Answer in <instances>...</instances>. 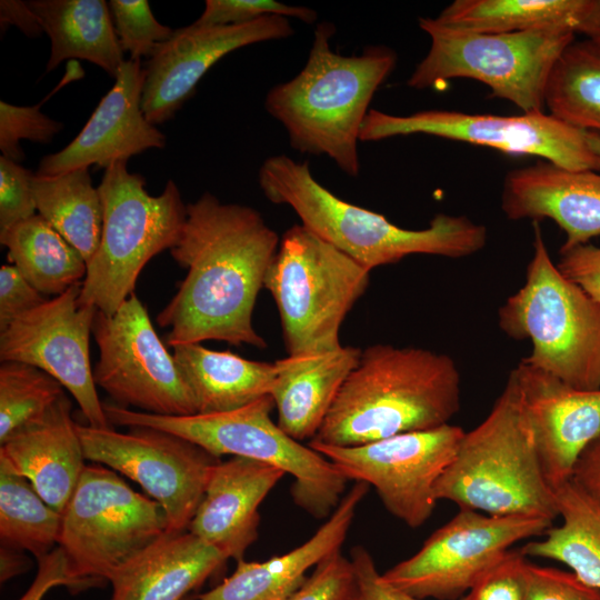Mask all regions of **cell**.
I'll list each match as a JSON object with an SVG mask.
<instances>
[{
	"label": "cell",
	"instance_id": "1",
	"mask_svg": "<svg viewBox=\"0 0 600 600\" xmlns=\"http://www.w3.org/2000/svg\"><path fill=\"white\" fill-rule=\"evenodd\" d=\"M279 243L278 233L251 207L222 203L210 192L187 204L181 237L170 253L188 272L157 316V323L169 328L166 344L221 340L267 348L252 314Z\"/></svg>",
	"mask_w": 600,
	"mask_h": 600
},
{
	"label": "cell",
	"instance_id": "2",
	"mask_svg": "<svg viewBox=\"0 0 600 600\" xmlns=\"http://www.w3.org/2000/svg\"><path fill=\"white\" fill-rule=\"evenodd\" d=\"M454 360L423 348L376 343L361 352L310 441L354 447L441 427L460 410Z\"/></svg>",
	"mask_w": 600,
	"mask_h": 600
},
{
	"label": "cell",
	"instance_id": "3",
	"mask_svg": "<svg viewBox=\"0 0 600 600\" xmlns=\"http://www.w3.org/2000/svg\"><path fill=\"white\" fill-rule=\"evenodd\" d=\"M336 27L317 24L301 71L272 87L267 112L284 128L291 147L302 153L327 156L350 177L360 172L358 141L370 102L397 63L396 52L370 46L359 54L331 49Z\"/></svg>",
	"mask_w": 600,
	"mask_h": 600
},
{
	"label": "cell",
	"instance_id": "4",
	"mask_svg": "<svg viewBox=\"0 0 600 600\" xmlns=\"http://www.w3.org/2000/svg\"><path fill=\"white\" fill-rule=\"evenodd\" d=\"M262 193L287 204L310 229L370 271L411 254L463 258L484 248L488 230L466 216L436 214L424 229H406L349 203L318 182L308 162L287 154L267 158L259 170Z\"/></svg>",
	"mask_w": 600,
	"mask_h": 600
},
{
	"label": "cell",
	"instance_id": "5",
	"mask_svg": "<svg viewBox=\"0 0 600 600\" xmlns=\"http://www.w3.org/2000/svg\"><path fill=\"white\" fill-rule=\"evenodd\" d=\"M436 499L491 516H522L553 522L554 490L538 454L518 384L510 371L488 416L464 432L457 453L437 481Z\"/></svg>",
	"mask_w": 600,
	"mask_h": 600
},
{
	"label": "cell",
	"instance_id": "6",
	"mask_svg": "<svg viewBox=\"0 0 600 600\" xmlns=\"http://www.w3.org/2000/svg\"><path fill=\"white\" fill-rule=\"evenodd\" d=\"M273 407L270 394L236 410L190 416L153 414L103 403L112 426L163 430L216 457H242L280 469L294 479V503L317 519L329 518L344 496L348 479L324 456L274 423L270 417Z\"/></svg>",
	"mask_w": 600,
	"mask_h": 600
},
{
	"label": "cell",
	"instance_id": "7",
	"mask_svg": "<svg viewBox=\"0 0 600 600\" xmlns=\"http://www.w3.org/2000/svg\"><path fill=\"white\" fill-rule=\"evenodd\" d=\"M533 223L526 281L499 308V328L531 341L530 354L522 358L527 363L577 389L598 390L600 303L561 273Z\"/></svg>",
	"mask_w": 600,
	"mask_h": 600
},
{
	"label": "cell",
	"instance_id": "8",
	"mask_svg": "<svg viewBox=\"0 0 600 600\" xmlns=\"http://www.w3.org/2000/svg\"><path fill=\"white\" fill-rule=\"evenodd\" d=\"M128 161L104 169L98 190L103 224L99 247L87 263L79 303L113 314L134 293L144 266L179 241L187 206L174 181L159 196L146 190V180L130 172Z\"/></svg>",
	"mask_w": 600,
	"mask_h": 600
},
{
	"label": "cell",
	"instance_id": "9",
	"mask_svg": "<svg viewBox=\"0 0 600 600\" xmlns=\"http://www.w3.org/2000/svg\"><path fill=\"white\" fill-rule=\"evenodd\" d=\"M369 278V269L303 224L290 227L263 282L276 301L288 356L339 350L340 327Z\"/></svg>",
	"mask_w": 600,
	"mask_h": 600
},
{
	"label": "cell",
	"instance_id": "10",
	"mask_svg": "<svg viewBox=\"0 0 600 600\" xmlns=\"http://www.w3.org/2000/svg\"><path fill=\"white\" fill-rule=\"evenodd\" d=\"M170 530L163 508L116 471L86 464L62 512L58 547L81 590L102 587L114 572Z\"/></svg>",
	"mask_w": 600,
	"mask_h": 600
},
{
	"label": "cell",
	"instance_id": "11",
	"mask_svg": "<svg viewBox=\"0 0 600 600\" xmlns=\"http://www.w3.org/2000/svg\"><path fill=\"white\" fill-rule=\"evenodd\" d=\"M426 33L430 48L408 79V87L427 89L450 79H473L523 113L544 112L550 72L576 39V32L566 28L501 34Z\"/></svg>",
	"mask_w": 600,
	"mask_h": 600
},
{
	"label": "cell",
	"instance_id": "12",
	"mask_svg": "<svg viewBox=\"0 0 600 600\" xmlns=\"http://www.w3.org/2000/svg\"><path fill=\"white\" fill-rule=\"evenodd\" d=\"M92 334L99 348L93 380L116 404L162 416L198 413L189 383L134 293L113 314L98 310Z\"/></svg>",
	"mask_w": 600,
	"mask_h": 600
},
{
	"label": "cell",
	"instance_id": "13",
	"mask_svg": "<svg viewBox=\"0 0 600 600\" xmlns=\"http://www.w3.org/2000/svg\"><path fill=\"white\" fill-rule=\"evenodd\" d=\"M551 526L541 518L460 509L418 552L384 571L382 578L422 600H458L514 543L540 537Z\"/></svg>",
	"mask_w": 600,
	"mask_h": 600
},
{
	"label": "cell",
	"instance_id": "14",
	"mask_svg": "<svg viewBox=\"0 0 600 600\" xmlns=\"http://www.w3.org/2000/svg\"><path fill=\"white\" fill-rule=\"evenodd\" d=\"M428 134L497 149L513 156H534L569 170L600 171V156L588 144L586 131L546 112L519 116L422 110L396 116L370 109L360 141Z\"/></svg>",
	"mask_w": 600,
	"mask_h": 600
},
{
	"label": "cell",
	"instance_id": "15",
	"mask_svg": "<svg viewBox=\"0 0 600 600\" xmlns=\"http://www.w3.org/2000/svg\"><path fill=\"white\" fill-rule=\"evenodd\" d=\"M87 461L137 482L166 511L170 531H184L200 504L213 468L221 461L173 433L132 427L127 432L77 422Z\"/></svg>",
	"mask_w": 600,
	"mask_h": 600
},
{
	"label": "cell",
	"instance_id": "16",
	"mask_svg": "<svg viewBox=\"0 0 600 600\" xmlns=\"http://www.w3.org/2000/svg\"><path fill=\"white\" fill-rule=\"evenodd\" d=\"M464 430L447 423L354 447L309 441L348 479L372 486L384 508L410 528L431 517L437 481L453 460Z\"/></svg>",
	"mask_w": 600,
	"mask_h": 600
},
{
	"label": "cell",
	"instance_id": "17",
	"mask_svg": "<svg viewBox=\"0 0 600 600\" xmlns=\"http://www.w3.org/2000/svg\"><path fill=\"white\" fill-rule=\"evenodd\" d=\"M79 282L16 319L0 332L1 362L28 363L58 380L77 401L87 424L109 429L90 361L97 309L79 303Z\"/></svg>",
	"mask_w": 600,
	"mask_h": 600
},
{
	"label": "cell",
	"instance_id": "18",
	"mask_svg": "<svg viewBox=\"0 0 600 600\" xmlns=\"http://www.w3.org/2000/svg\"><path fill=\"white\" fill-rule=\"evenodd\" d=\"M288 18L269 16L229 26L196 22L174 30L148 59L141 108L146 119L157 126L174 117L190 99L209 69L228 53L253 43L292 36Z\"/></svg>",
	"mask_w": 600,
	"mask_h": 600
},
{
	"label": "cell",
	"instance_id": "19",
	"mask_svg": "<svg viewBox=\"0 0 600 600\" xmlns=\"http://www.w3.org/2000/svg\"><path fill=\"white\" fill-rule=\"evenodd\" d=\"M511 372L543 473L554 490L572 479L580 454L600 436V389H577L523 359Z\"/></svg>",
	"mask_w": 600,
	"mask_h": 600
},
{
	"label": "cell",
	"instance_id": "20",
	"mask_svg": "<svg viewBox=\"0 0 600 600\" xmlns=\"http://www.w3.org/2000/svg\"><path fill=\"white\" fill-rule=\"evenodd\" d=\"M144 78L141 60H126L79 134L62 150L43 157L36 173L52 176L92 164L107 169L148 149L164 148L166 136L141 108Z\"/></svg>",
	"mask_w": 600,
	"mask_h": 600
},
{
	"label": "cell",
	"instance_id": "21",
	"mask_svg": "<svg viewBox=\"0 0 600 600\" xmlns=\"http://www.w3.org/2000/svg\"><path fill=\"white\" fill-rule=\"evenodd\" d=\"M501 210L510 220L554 221L566 233L562 249L600 236V171L569 170L549 161L509 171Z\"/></svg>",
	"mask_w": 600,
	"mask_h": 600
},
{
	"label": "cell",
	"instance_id": "22",
	"mask_svg": "<svg viewBox=\"0 0 600 600\" xmlns=\"http://www.w3.org/2000/svg\"><path fill=\"white\" fill-rule=\"evenodd\" d=\"M284 474L273 466L248 458L220 461L188 530L228 559L242 560L258 539L259 506Z\"/></svg>",
	"mask_w": 600,
	"mask_h": 600
},
{
	"label": "cell",
	"instance_id": "23",
	"mask_svg": "<svg viewBox=\"0 0 600 600\" xmlns=\"http://www.w3.org/2000/svg\"><path fill=\"white\" fill-rule=\"evenodd\" d=\"M369 484L358 481L314 534L301 546L262 562L237 561L236 570L198 600H287L307 581V571L340 551Z\"/></svg>",
	"mask_w": 600,
	"mask_h": 600
},
{
	"label": "cell",
	"instance_id": "24",
	"mask_svg": "<svg viewBox=\"0 0 600 600\" xmlns=\"http://www.w3.org/2000/svg\"><path fill=\"white\" fill-rule=\"evenodd\" d=\"M71 406L62 394L44 414L0 444V459L27 478L60 513L86 467Z\"/></svg>",
	"mask_w": 600,
	"mask_h": 600
},
{
	"label": "cell",
	"instance_id": "25",
	"mask_svg": "<svg viewBox=\"0 0 600 600\" xmlns=\"http://www.w3.org/2000/svg\"><path fill=\"white\" fill-rule=\"evenodd\" d=\"M227 560L189 530H169L114 572L109 600H183Z\"/></svg>",
	"mask_w": 600,
	"mask_h": 600
},
{
	"label": "cell",
	"instance_id": "26",
	"mask_svg": "<svg viewBox=\"0 0 600 600\" xmlns=\"http://www.w3.org/2000/svg\"><path fill=\"white\" fill-rule=\"evenodd\" d=\"M361 352L359 348L342 346L313 358L287 356L277 360L270 396L278 426L298 441L314 438L341 386L358 366Z\"/></svg>",
	"mask_w": 600,
	"mask_h": 600
},
{
	"label": "cell",
	"instance_id": "27",
	"mask_svg": "<svg viewBox=\"0 0 600 600\" xmlns=\"http://www.w3.org/2000/svg\"><path fill=\"white\" fill-rule=\"evenodd\" d=\"M51 47L46 72L64 60H87L117 77L126 61L109 4L103 0H32Z\"/></svg>",
	"mask_w": 600,
	"mask_h": 600
},
{
	"label": "cell",
	"instance_id": "28",
	"mask_svg": "<svg viewBox=\"0 0 600 600\" xmlns=\"http://www.w3.org/2000/svg\"><path fill=\"white\" fill-rule=\"evenodd\" d=\"M172 354L193 392L198 413L236 410L271 393L274 362L249 360L200 343L173 347Z\"/></svg>",
	"mask_w": 600,
	"mask_h": 600
},
{
	"label": "cell",
	"instance_id": "29",
	"mask_svg": "<svg viewBox=\"0 0 600 600\" xmlns=\"http://www.w3.org/2000/svg\"><path fill=\"white\" fill-rule=\"evenodd\" d=\"M586 0H456L420 28L450 33L501 34L576 28Z\"/></svg>",
	"mask_w": 600,
	"mask_h": 600
},
{
	"label": "cell",
	"instance_id": "30",
	"mask_svg": "<svg viewBox=\"0 0 600 600\" xmlns=\"http://www.w3.org/2000/svg\"><path fill=\"white\" fill-rule=\"evenodd\" d=\"M561 523L519 550L524 557L561 562L588 586L600 590V506L572 480L554 489Z\"/></svg>",
	"mask_w": 600,
	"mask_h": 600
},
{
	"label": "cell",
	"instance_id": "31",
	"mask_svg": "<svg viewBox=\"0 0 600 600\" xmlns=\"http://www.w3.org/2000/svg\"><path fill=\"white\" fill-rule=\"evenodd\" d=\"M31 190L38 214L88 263L99 247L103 224L101 197L89 168L52 176L33 173Z\"/></svg>",
	"mask_w": 600,
	"mask_h": 600
},
{
	"label": "cell",
	"instance_id": "32",
	"mask_svg": "<svg viewBox=\"0 0 600 600\" xmlns=\"http://www.w3.org/2000/svg\"><path fill=\"white\" fill-rule=\"evenodd\" d=\"M0 242L9 262L42 294L59 296L86 277L83 257L40 214L1 231Z\"/></svg>",
	"mask_w": 600,
	"mask_h": 600
},
{
	"label": "cell",
	"instance_id": "33",
	"mask_svg": "<svg viewBox=\"0 0 600 600\" xmlns=\"http://www.w3.org/2000/svg\"><path fill=\"white\" fill-rule=\"evenodd\" d=\"M550 114L600 134V43L573 40L557 59L546 89Z\"/></svg>",
	"mask_w": 600,
	"mask_h": 600
},
{
	"label": "cell",
	"instance_id": "34",
	"mask_svg": "<svg viewBox=\"0 0 600 600\" xmlns=\"http://www.w3.org/2000/svg\"><path fill=\"white\" fill-rule=\"evenodd\" d=\"M61 529L62 513L27 478L0 459L1 544L28 551L39 559L58 547Z\"/></svg>",
	"mask_w": 600,
	"mask_h": 600
},
{
	"label": "cell",
	"instance_id": "35",
	"mask_svg": "<svg viewBox=\"0 0 600 600\" xmlns=\"http://www.w3.org/2000/svg\"><path fill=\"white\" fill-rule=\"evenodd\" d=\"M64 394L53 377L28 363L0 367V444L44 414Z\"/></svg>",
	"mask_w": 600,
	"mask_h": 600
},
{
	"label": "cell",
	"instance_id": "36",
	"mask_svg": "<svg viewBox=\"0 0 600 600\" xmlns=\"http://www.w3.org/2000/svg\"><path fill=\"white\" fill-rule=\"evenodd\" d=\"M84 71L77 60L68 63L58 86L39 103L21 107L0 101V150L1 156L14 162L24 159L21 140L49 143L61 131L63 124L41 112L43 103L71 81L83 78Z\"/></svg>",
	"mask_w": 600,
	"mask_h": 600
},
{
	"label": "cell",
	"instance_id": "37",
	"mask_svg": "<svg viewBox=\"0 0 600 600\" xmlns=\"http://www.w3.org/2000/svg\"><path fill=\"white\" fill-rule=\"evenodd\" d=\"M108 4L119 44L131 60L150 59L174 32L154 18L146 0H111Z\"/></svg>",
	"mask_w": 600,
	"mask_h": 600
},
{
	"label": "cell",
	"instance_id": "38",
	"mask_svg": "<svg viewBox=\"0 0 600 600\" xmlns=\"http://www.w3.org/2000/svg\"><path fill=\"white\" fill-rule=\"evenodd\" d=\"M269 16L293 18L309 24L318 18L313 9L276 0H207L202 14L194 22L204 26L242 24Z\"/></svg>",
	"mask_w": 600,
	"mask_h": 600
},
{
	"label": "cell",
	"instance_id": "39",
	"mask_svg": "<svg viewBox=\"0 0 600 600\" xmlns=\"http://www.w3.org/2000/svg\"><path fill=\"white\" fill-rule=\"evenodd\" d=\"M523 600H600V590L580 580L572 571L542 567L526 560Z\"/></svg>",
	"mask_w": 600,
	"mask_h": 600
},
{
	"label": "cell",
	"instance_id": "40",
	"mask_svg": "<svg viewBox=\"0 0 600 600\" xmlns=\"http://www.w3.org/2000/svg\"><path fill=\"white\" fill-rule=\"evenodd\" d=\"M356 593L352 562L338 551L316 566L304 584L287 600H353Z\"/></svg>",
	"mask_w": 600,
	"mask_h": 600
},
{
	"label": "cell",
	"instance_id": "41",
	"mask_svg": "<svg viewBox=\"0 0 600 600\" xmlns=\"http://www.w3.org/2000/svg\"><path fill=\"white\" fill-rule=\"evenodd\" d=\"M32 176L20 163L0 157V232L36 214Z\"/></svg>",
	"mask_w": 600,
	"mask_h": 600
},
{
	"label": "cell",
	"instance_id": "42",
	"mask_svg": "<svg viewBox=\"0 0 600 600\" xmlns=\"http://www.w3.org/2000/svg\"><path fill=\"white\" fill-rule=\"evenodd\" d=\"M520 550L510 549L461 600H523V566Z\"/></svg>",
	"mask_w": 600,
	"mask_h": 600
},
{
	"label": "cell",
	"instance_id": "43",
	"mask_svg": "<svg viewBox=\"0 0 600 600\" xmlns=\"http://www.w3.org/2000/svg\"><path fill=\"white\" fill-rule=\"evenodd\" d=\"M40 293L12 264L0 269V332L16 319L46 302Z\"/></svg>",
	"mask_w": 600,
	"mask_h": 600
},
{
	"label": "cell",
	"instance_id": "44",
	"mask_svg": "<svg viewBox=\"0 0 600 600\" xmlns=\"http://www.w3.org/2000/svg\"><path fill=\"white\" fill-rule=\"evenodd\" d=\"M561 273L600 303V248L589 243L559 250Z\"/></svg>",
	"mask_w": 600,
	"mask_h": 600
},
{
	"label": "cell",
	"instance_id": "45",
	"mask_svg": "<svg viewBox=\"0 0 600 600\" xmlns=\"http://www.w3.org/2000/svg\"><path fill=\"white\" fill-rule=\"evenodd\" d=\"M357 593L353 600H422L388 583L379 573L370 552L361 547L351 550ZM458 600H461L459 598Z\"/></svg>",
	"mask_w": 600,
	"mask_h": 600
},
{
	"label": "cell",
	"instance_id": "46",
	"mask_svg": "<svg viewBox=\"0 0 600 600\" xmlns=\"http://www.w3.org/2000/svg\"><path fill=\"white\" fill-rule=\"evenodd\" d=\"M36 577L27 591L18 600H42L46 593L54 587H66L71 592L82 591L80 586L70 577L66 556L60 547L37 559Z\"/></svg>",
	"mask_w": 600,
	"mask_h": 600
},
{
	"label": "cell",
	"instance_id": "47",
	"mask_svg": "<svg viewBox=\"0 0 600 600\" xmlns=\"http://www.w3.org/2000/svg\"><path fill=\"white\" fill-rule=\"evenodd\" d=\"M571 480L600 506V436L580 454Z\"/></svg>",
	"mask_w": 600,
	"mask_h": 600
},
{
	"label": "cell",
	"instance_id": "48",
	"mask_svg": "<svg viewBox=\"0 0 600 600\" xmlns=\"http://www.w3.org/2000/svg\"><path fill=\"white\" fill-rule=\"evenodd\" d=\"M0 23L2 30L12 24L29 38L38 37L44 32L39 18L28 1L1 0Z\"/></svg>",
	"mask_w": 600,
	"mask_h": 600
},
{
	"label": "cell",
	"instance_id": "49",
	"mask_svg": "<svg viewBox=\"0 0 600 600\" xmlns=\"http://www.w3.org/2000/svg\"><path fill=\"white\" fill-rule=\"evenodd\" d=\"M29 560L24 551L1 544L0 549V581L1 583L16 578L29 569Z\"/></svg>",
	"mask_w": 600,
	"mask_h": 600
},
{
	"label": "cell",
	"instance_id": "50",
	"mask_svg": "<svg viewBox=\"0 0 600 600\" xmlns=\"http://www.w3.org/2000/svg\"><path fill=\"white\" fill-rule=\"evenodd\" d=\"M576 33L600 43V0H586Z\"/></svg>",
	"mask_w": 600,
	"mask_h": 600
},
{
	"label": "cell",
	"instance_id": "51",
	"mask_svg": "<svg viewBox=\"0 0 600 600\" xmlns=\"http://www.w3.org/2000/svg\"><path fill=\"white\" fill-rule=\"evenodd\" d=\"M586 139L590 148L600 156V134L596 132L586 131Z\"/></svg>",
	"mask_w": 600,
	"mask_h": 600
},
{
	"label": "cell",
	"instance_id": "52",
	"mask_svg": "<svg viewBox=\"0 0 600 600\" xmlns=\"http://www.w3.org/2000/svg\"><path fill=\"white\" fill-rule=\"evenodd\" d=\"M183 600H194V599H193V598H191V597L189 596V597H187V598H186V599H183Z\"/></svg>",
	"mask_w": 600,
	"mask_h": 600
}]
</instances>
